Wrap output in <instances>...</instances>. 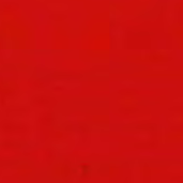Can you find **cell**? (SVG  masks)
Returning a JSON list of instances; mask_svg holds the SVG:
<instances>
[{"mask_svg": "<svg viewBox=\"0 0 183 183\" xmlns=\"http://www.w3.org/2000/svg\"><path fill=\"white\" fill-rule=\"evenodd\" d=\"M136 112V109H128V110L120 109V112Z\"/></svg>", "mask_w": 183, "mask_h": 183, "instance_id": "obj_2", "label": "cell"}, {"mask_svg": "<svg viewBox=\"0 0 183 183\" xmlns=\"http://www.w3.org/2000/svg\"><path fill=\"white\" fill-rule=\"evenodd\" d=\"M138 128H154L155 126L152 125V124H149V125H147V126H144V125H139Z\"/></svg>", "mask_w": 183, "mask_h": 183, "instance_id": "obj_1", "label": "cell"}]
</instances>
